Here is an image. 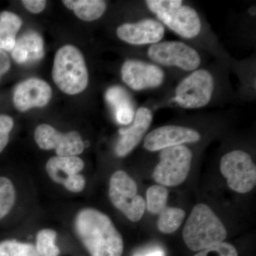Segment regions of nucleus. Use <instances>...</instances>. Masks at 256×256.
Returning a JSON list of instances; mask_svg holds the SVG:
<instances>
[{
	"instance_id": "nucleus-1",
	"label": "nucleus",
	"mask_w": 256,
	"mask_h": 256,
	"mask_svg": "<svg viewBox=\"0 0 256 256\" xmlns=\"http://www.w3.org/2000/svg\"><path fill=\"white\" fill-rule=\"evenodd\" d=\"M76 233L92 256H122V236L112 220L100 210L86 208L74 220Z\"/></svg>"
},
{
	"instance_id": "nucleus-2",
	"label": "nucleus",
	"mask_w": 256,
	"mask_h": 256,
	"mask_svg": "<svg viewBox=\"0 0 256 256\" xmlns=\"http://www.w3.org/2000/svg\"><path fill=\"white\" fill-rule=\"evenodd\" d=\"M182 236L186 246L193 252H200L223 242L226 229L220 218L204 204L194 207L184 227Z\"/></svg>"
},
{
	"instance_id": "nucleus-3",
	"label": "nucleus",
	"mask_w": 256,
	"mask_h": 256,
	"mask_svg": "<svg viewBox=\"0 0 256 256\" xmlns=\"http://www.w3.org/2000/svg\"><path fill=\"white\" fill-rule=\"evenodd\" d=\"M52 78L56 86L68 95H76L86 88L88 72L84 56L78 48L67 44L57 50Z\"/></svg>"
},
{
	"instance_id": "nucleus-4",
	"label": "nucleus",
	"mask_w": 256,
	"mask_h": 256,
	"mask_svg": "<svg viewBox=\"0 0 256 256\" xmlns=\"http://www.w3.org/2000/svg\"><path fill=\"white\" fill-rule=\"evenodd\" d=\"M146 4L160 20L180 36L192 38L200 33V16L191 6L182 5V1L148 0Z\"/></svg>"
},
{
	"instance_id": "nucleus-5",
	"label": "nucleus",
	"mask_w": 256,
	"mask_h": 256,
	"mask_svg": "<svg viewBox=\"0 0 256 256\" xmlns=\"http://www.w3.org/2000/svg\"><path fill=\"white\" fill-rule=\"evenodd\" d=\"M109 197L114 206L131 222H138L142 218L146 200L138 194L137 184L126 172L118 170L111 176Z\"/></svg>"
},
{
	"instance_id": "nucleus-6",
	"label": "nucleus",
	"mask_w": 256,
	"mask_h": 256,
	"mask_svg": "<svg viewBox=\"0 0 256 256\" xmlns=\"http://www.w3.org/2000/svg\"><path fill=\"white\" fill-rule=\"evenodd\" d=\"M160 162L152 178L163 186H176L188 178L191 169L192 153L188 146H178L162 150Z\"/></svg>"
},
{
	"instance_id": "nucleus-7",
	"label": "nucleus",
	"mask_w": 256,
	"mask_h": 256,
	"mask_svg": "<svg viewBox=\"0 0 256 256\" xmlns=\"http://www.w3.org/2000/svg\"><path fill=\"white\" fill-rule=\"evenodd\" d=\"M220 170L233 191L246 194L256 184V166L250 154L242 150L227 153L220 160Z\"/></svg>"
},
{
	"instance_id": "nucleus-8",
	"label": "nucleus",
	"mask_w": 256,
	"mask_h": 256,
	"mask_svg": "<svg viewBox=\"0 0 256 256\" xmlns=\"http://www.w3.org/2000/svg\"><path fill=\"white\" fill-rule=\"evenodd\" d=\"M214 80L208 70H196L184 79L176 89L175 101L184 108H200L212 98Z\"/></svg>"
},
{
	"instance_id": "nucleus-9",
	"label": "nucleus",
	"mask_w": 256,
	"mask_h": 256,
	"mask_svg": "<svg viewBox=\"0 0 256 256\" xmlns=\"http://www.w3.org/2000/svg\"><path fill=\"white\" fill-rule=\"evenodd\" d=\"M148 56L156 63L185 70H195L201 63L198 52L181 42L154 44L148 50Z\"/></svg>"
},
{
	"instance_id": "nucleus-10",
	"label": "nucleus",
	"mask_w": 256,
	"mask_h": 256,
	"mask_svg": "<svg viewBox=\"0 0 256 256\" xmlns=\"http://www.w3.org/2000/svg\"><path fill=\"white\" fill-rule=\"evenodd\" d=\"M34 140L42 150L54 149L57 156H72L82 154L85 144L76 131L58 132L48 124H40L35 130Z\"/></svg>"
},
{
	"instance_id": "nucleus-11",
	"label": "nucleus",
	"mask_w": 256,
	"mask_h": 256,
	"mask_svg": "<svg viewBox=\"0 0 256 256\" xmlns=\"http://www.w3.org/2000/svg\"><path fill=\"white\" fill-rule=\"evenodd\" d=\"M84 168V161L78 156H53L48 160L46 170L50 178L66 190L78 193L86 186V180L78 173Z\"/></svg>"
},
{
	"instance_id": "nucleus-12",
	"label": "nucleus",
	"mask_w": 256,
	"mask_h": 256,
	"mask_svg": "<svg viewBox=\"0 0 256 256\" xmlns=\"http://www.w3.org/2000/svg\"><path fill=\"white\" fill-rule=\"evenodd\" d=\"M164 76V72L160 67L141 60H127L121 68L122 80L134 90L160 86Z\"/></svg>"
},
{
	"instance_id": "nucleus-13",
	"label": "nucleus",
	"mask_w": 256,
	"mask_h": 256,
	"mask_svg": "<svg viewBox=\"0 0 256 256\" xmlns=\"http://www.w3.org/2000/svg\"><path fill=\"white\" fill-rule=\"evenodd\" d=\"M200 139V132L192 128L166 126L156 128L146 134L144 146L148 151L156 152L185 143L196 142Z\"/></svg>"
},
{
	"instance_id": "nucleus-14",
	"label": "nucleus",
	"mask_w": 256,
	"mask_h": 256,
	"mask_svg": "<svg viewBox=\"0 0 256 256\" xmlns=\"http://www.w3.org/2000/svg\"><path fill=\"white\" fill-rule=\"evenodd\" d=\"M52 97V88L44 80L37 78L26 79L15 88L13 102L18 111L25 112L34 108L48 105Z\"/></svg>"
},
{
	"instance_id": "nucleus-15",
	"label": "nucleus",
	"mask_w": 256,
	"mask_h": 256,
	"mask_svg": "<svg viewBox=\"0 0 256 256\" xmlns=\"http://www.w3.org/2000/svg\"><path fill=\"white\" fill-rule=\"evenodd\" d=\"M116 32L120 40L130 44H154L162 40L164 28L156 20H143L136 23L120 25Z\"/></svg>"
},
{
	"instance_id": "nucleus-16",
	"label": "nucleus",
	"mask_w": 256,
	"mask_h": 256,
	"mask_svg": "<svg viewBox=\"0 0 256 256\" xmlns=\"http://www.w3.org/2000/svg\"><path fill=\"white\" fill-rule=\"evenodd\" d=\"M152 114L150 109L141 107L137 110L132 126L120 130V138L114 149L116 156H124L138 146L150 126Z\"/></svg>"
},
{
	"instance_id": "nucleus-17",
	"label": "nucleus",
	"mask_w": 256,
	"mask_h": 256,
	"mask_svg": "<svg viewBox=\"0 0 256 256\" xmlns=\"http://www.w3.org/2000/svg\"><path fill=\"white\" fill-rule=\"evenodd\" d=\"M43 38L36 32L28 31L18 40L12 50V56L16 63L30 64L41 60L44 55Z\"/></svg>"
},
{
	"instance_id": "nucleus-18",
	"label": "nucleus",
	"mask_w": 256,
	"mask_h": 256,
	"mask_svg": "<svg viewBox=\"0 0 256 256\" xmlns=\"http://www.w3.org/2000/svg\"><path fill=\"white\" fill-rule=\"evenodd\" d=\"M106 98L114 108L118 124H128L132 122L134 118V107L130 97L124 88H110L106 92Z\"/></svg>"
},
{
	"instance_id": "nucleus-19",
	"label": "nucleus",
	"mask_w": 256,
	"mask_h": 256,
	"mask_svg": "<svg viewBox=\"0 0 256 256\" xmlns=\"http://www.w3.org/2000/svg\"><path fill=\"white\" fill-rule=\"evenodd\" d=\"M62 2L73 10L77 18L87 22L101 18L107 8L106 2L102 0H64Z\"/></svg>"
},
{
	"instance_id": "nucleus-20",
	"label": "nucleus",
	"mask_w": 256,
	"mask_h": 256,
	"mask_svg": "<svg viewBox=\"0 0 256 256\" xmlns=\"http://www.w3.org/2000/svg\"><path fill=\"white\" fill-rule=\"evenodd\" d=\"M184 210L176 207H166L159 215L158 228L160 232L165 234L174 233L182 225L184 220Z\"/></svg>"
},
{
	"instance_id": "nucleus-21",
	"label": "nucleus",
	"mask_w": 256,
	"mask_h": 256,
	"mask_svg": "<svg viewBox=\"0 0 256 256\" xmlns=\"http://www.w3.org/2000/svg\"><path fill=\"white\" fill-rule=\"evenodd\" d=\"M146 208L152 214L160 215L168 204L169 192L161 185H153L146 194Z\"/></svg>"
},
{
	"instance_id": "nucleus-22",
	"label": "nucleus",
	"mask_w": 256,
	"mask_h": 256,
	"mask_svg": "<svg viewBox=\"0 0 256 256\" xmlns=\"http://www.w3.org/2000/svg\"><path fill=\"white\" fill-rule=\"evenodd\" d=\"M16 200V190L10 178L0 176V220L12 210Z\"/></svg>"
},
{
	"instance_id": "nucleus-23",
	"label": "nucleus",
	"mask_w": 256,
	"mask_h": 256,
	"mask_svg": "<svg viewBox=\"0 0 256 256\" xmlns=\"http://www.w3.org/2000/svg\"><path fill=\"white\" fill-rule=\"evenodd\" d=\"M56 232L52 229H43L37 234L36 248L41 256H58V247L56 245Z\"/></svg>"
},
{
	"instance_id": "nucleus-24",
	"label": "nucleus",
	"mask_w": 256,
	"mask_h": 256,
	"mask_svg": "<svg viewBox=\"0 0 256 256\" xmlns=\"http://www.w3.org/2000/svg\"><path fill=\"white\" fill-rule=\"evenodd\" d=\"M22 25V20L14 13L4 11L0 13V38H16Z\"/></svg>"
},
{
	"instance_id": "nucleus-25",
	"label": "nucleus",
	"mask_w": 256,
	"mask_h": 256,
	"mask_svg": "<svg viewBox=\"0 0 256 256\" xmlns=\"http://www.w3.org/2000/svg\"><path fill=\"white\" fill-rule=\"evenodd\" d=\"M194 256H238L236 248L228 242H222L200 250Z\"/></svg>"
},
{
	"instance_id": "nucleus-26",
	"label": "nucleus",
	"mask_w": 256,
	"mask_h": 256,
	"mask_svg": "<svg viewBox=\"0 0 256 256\" xmlns=\"http://www.w3.org/2000/svg\"><path fill=\"white\" fill-rule=\"evenodd\" d=\"M14 127V121L9 116H0V153L8 146L10 140V133Z\"/></svg>"
},
{
	"instance_id": "nucleus-27",
	"label": "nucleus",
	"mask_w": 256,
	"mask_h": 256,
	"mask_svg": "<svg viewBox=\"0 0 256 256\" xmlns=\"http://www.w3.org/2000/svg\"><path fill=\"white\" fill-rule=\"evenodd\" d=\"M14 256H41L36 246L30 244L18 242L15 244Z\"/></svg>"
},
{
	"instance_id": "nucleus-28",
	"label": "nucleus",
	"mask_w": 256,
	"mask_h": 256,
	"mask_svg": "<svg viewBox=\"0 0 256 256\" xmlns=\"http://www.w3.org/2000/svg\"><path fill=\"white\" fill-rule=\"evenodd\" d=\"M22 3L26 9L34 14L41 13L46 5L44 0H24Z\"/></svg>"
},
{
	"instance_id": "nucleus-29",
	"label": "nucleus",
	"mask_w": 256,
	"mask_h": 256,
	"mask_svg": "<svg viewBox=\"0 0 256 256\" xmlns=\"http://www.w3.org/2000/svg\"><path fill=\"white\" fill-rule=\"evenodd\" d=\"M16 242V240L13 239L0 242V256H14Z\"/></svg>"
},
{
	"instance_id": "nucleus-30",
	"label": "nucleus",
	"mask_w": 256,
	"mask_h": 256,
	"mask_svg": "<svg viewBox=\"0 0 256 256\" xmlns=\"http://www.w3.org/2000/svg\"><path fill=\"white\" fill-rule=\"evenodd\" d=\"M10 68H11V62H10L9 56L6 54L4 50H0V80L2 77L9 72Z\"/></svg>"
},
{
	"instance_id": "nucleus-31",
	"label": "nucleus",
	"mask_w": 256,
	"mask_h": 256,
	"mask_svg": "<svg viewBox=\"0 0 256 256\" xmlns=\"http://www.w3.org/2000/svg\"><path fill=\"white\" fill-rule=\"evenodd\" d=\"M16 38H0V50L12 52L16 44Z\"/></svg>"
},
{
	"instance_id": "nucleus-32",
	"label": "nucleus",
	"mask_w": 256,
	"mask_h": 256,
	"mask_svg": "<svg viewBox=\"0 0 256 256\" xmlns=\"http://www.w3.org/2000/svg\"><path fill=\"white\" fill-rule=\"evenodd\" d=\"M136 256H165L164 252L161 249H156L151 252H146V254L137 255Z\"/></svg>"
}]
</instances>
